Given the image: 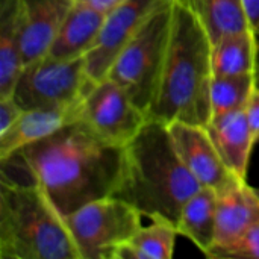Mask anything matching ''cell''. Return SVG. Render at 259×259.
I'll return each instance as SVG.
<instances>
[{
    "label": "cell",
    "mask_w": 259,
    "mask_h": 259,
    "mask_svg": "<svg viewBox=\"0 0 259 259\" xmlns=\"http://www.w3.org/2000/svg\"><path fill=\"white\" fill-rule=\"evenodd\" d=\"M123 153L124 146L103 140L80 120L2 161V167L21 176L2 175L36 182L67 217L93 200L114 196Z\"/></svg>",
    "instance_id": "cell-1"
},
{
    "label": "cell",
    "mask_w": 259,
    "mask_h": 259,
    "mask_svg": "<svg viewBox=\"0 0 259 259\" xmlns=\"http://www.w3.org/2000/svg\"><path fill=\"white\" fill-rule=\"evenodd\" d=\"M171 8L168 49L147 117L206 126L212 117V41L188 0H173Z\"/></svg>",
    "instance_id": "cell-2"
},
{
    "label": "cell",
    "mask_w": 259,
    "mask_h": 259,
    "mask_svg": "<svg viewBox=\"0 0 259 259\" xmlns=\"http://www.w3.org/2000/svg\"><path fill=\"white\" fill-rule=\"evenodd\" d=\"M200 187L178 156L167 123L149 118L124 146L114 196L134 205L146 219L165 217L176 225L184 203Z\"/></svg>",
    "instance_id": "cell-3"
},
{
    "label": "cell",
    "mask_w": 259,
    "mask_h": 259,
    "mask_svg": "<svg viewBox=\"0 0 259 259\" xmlns=\"http://www.w3.org/2000/svg\"><path fill=\"white\" fill-rule=\"evenodd\" d=\"M0 258L82 259L65 215L36 182L2 175Z\"/></svg>",
    "instance_id": "cell-4"
},
{
    "label": "cell",
    "mask_w": 259,
    "mask_h": 259,
    "mask_svg": "<svg viewBox=\"0 0 259 259\" xmlns=\"http://www.w3.org/2000/svg\"><path fill=\"white\" fill-rule=\"evenodd\" d=\"M171 2L164 3L150 15L108 73V77L120 83L146 112L153 103L165 62L173 17Z\"/></svg>",
    "instance_id": "cell-5"
},
{
    "label": "cell",
    "mask_w": 259,
    "mask_h": 259,
    "mask_svg": "<svg viewBox=\"0 0 259 259\" xmlns=\"http://www.w3.org/2000/svg\"><path fill=\"white\" fill-rule=\"evenodd\" d=\"M65 220L82 259H112L114 250L143 226V214L115 196L93 200Z\"/></svg>",
    "instance_id": "cell-6"
},
{
    "label": "cell",
    "mask_w": 259,
    "mask_h": 259,
    "mask_svg": "<svg viewBox=\"0 0 259 259\" xmlns=\"http://www.w3.org/2000/svg\"><path fill=\"white\" fill-rule=\"evenodd\" d=\"M94 83L85 56L56 59L44 55L23 67L11 96L24 109L58 106L83 99Z\"/></svg>",
    "instance_id": "cell-7"
},
{
    "label": "cell",
    "mask_w": 259,
    "mask_h": 259,
    "mask_svg": "<svg viewBox=\"0 0 259 259\" xmlns=\"http://www.w3.org/2000/svg\"><path fill=\"white\" fill-rule=\"evenodd\" d=\"M147 120V112L111 77L96 82L83 99L82 121L112 144L126 146Z\"/></svg>",
    "instance_id": "cell-8"
},
{
    "label": "cell",
    "mask_w": 259,
    "mask_h": 259,
    "mask_svg": "<svg viewBox=\"0 0 259 259\" xmlns=\"http://www.w3.org/2000/svg\"><path fill=\"white\" fill-rule=\"evenodd\" d=\"M167 2L170 0H124L106 14L96 44L85 55L87 71L93 82L108 77L114 61L126 44Z\"/></svg>",
    "instance_id": "cell-9"
},
{
    "label": "cell",
    "mask_w": 259,
    "mask_h": 259,
    "mask_svg": "<svg viewBox=\"0 0 259 259\" xmlns=\"http://www.w3.org/2000/svg\"><path fill=\"white\" fill-rule=\"evenodd\" d=\"M167 126L178 156L200 185L219 191L238 178L223 161L206 126L187 121H171Z\"/></svg>",
    "instance_id": "cell-10"
},
{
    "label": "cell",
    "mask_w": 259,
    "mask_h": 259,
    "mask_svg": "<svg viewBox=\"0 0 259 259\" xmlns=\"http://www.w3.org/2000/svg\"><path fill=\"white\" fill-rule=\"evenodd\" d=\"M83 99L67 105L26 109L20 120L0 135V162L6 161L23 147L38 143L71 123L80 121Z\"/></svg>",
    "instance_id": "cell-11"
},
{
    "label": "cell",
    "mask_w": 259,
    "mask_h": 259,
    "mask_svg": "<svg viewBox=\"0 0 259 259\" xmlns=\"http://www.w3.org/2000/svg\"><path fill=\"white\" fill-rule=\"evenodd\" d=\"M258 222V190L250 187L247 179L235 178L217 191V229L214 247L237 241Z\"/></svg>",
    "instance_id": "cell-12"
},
{
    "label": "cell",
    "mask_w": 259,
    "mask_h": 259,
    "mask_svg": "<svg viewBox=\"0 0 259 259\" xmlns=\"http://www.w3.org/2000/svg\"><path fill=\"white\" fill-rule=\"evenodd\" d=\"M24 36V65L44 56L61 23L74 6L76 0H20Z\"/></svg>",
    "instance_id": "cell-13"
},
{
    "label": "cell",
    "mask_w": 259,
    "mask_h": 259,
    "mask_svg": "<svg viewBox=\"0 0 259 259\" xmlns=\"http://www.w3.org/2000/svg\"><path fill=\"white\" fill-rule=\"evenodd\" d=\"M206 127L229 170L235 176L247 179L255 141L247 123L246 109L243 108L214 115Z\"/></svg>",
    "instance_id": "cell-14"
},
{
    "label": "cell",
    "mask_w": 259,
    "mask_h": 259,
    "mask_svg": "<svg viewBox=\"0 0 259 259\" xmlns=\"http://www.w3.org/2000/svg\"><path fill=\"white\" fill-rule=\"evenodd\" d=\"M106 14L82 2L74 3L46 55L56 59H74L85 56L97 41Z\"/></svg>",
    "instance_id": "cell-15"
},
{
    "label": "cell",
    "mask_w": 259,
    "mask_h": 259,
    "mask_svg": "<svg viewBox=\"0 0 259 259\" xmlns=\"http://www.w3.org/2000/svg\"><path fill=\"white\" fill-rule=\"evenodd\" d=\"M20 0H0V97L11 96L24 67Z\"/></svg>",
    "instance_id": "cell-16"
},
{
    "label": "cell",
    "mask_w": 259,
    "mask_h": 259,
    "mask_svg": "<svg viewBox=\"0 0 259 259\" xmlns=\"http://www.w3.org/2000/svg\"><path fill=\"white\" fill-rule=\"evenodd\" d=\"M176 228L179 235L190 240L206 256L215 243L217 190L202 185L184 203Z\"/></svg>",
    "instance_id": "cell-17"
},
{
    "label": "cell",
    "mask_w": 259,
    "mask_h": 259,
    "mask_svg": "<svg viewBox=\"0 0 259 259\" xmlns=\"http://www.w3.org/2000/svg\"><path fill=\"white\" fill-rule=\"evenodd\" d=\"M259 70V36L246 29L222 36L212 44L214 76L256 74Z\"/></svg>",
    "instance_id": "cell-18"
},
{
    "label": "cell",
    "mask_w": 259,
    "mask_h": 259,
    "mask_svg": "<svg viewBox=\"0 0 259 259\" xmlns=\"http://www.w3.org/2000/svg\"><path fill=\"white\" fill-rule=\"evenodd\" d=\"M147 226H141L127 241L121 243L112 259H170L173 258L176 225L165 217H152Z\"/></svg>",
    "instance_id": "cell-19"
},
{
    "label": "cell",
    "mask_w": 259,
    "mask_h": 259,
    "mask_svg": "<svg viewBox=\"0 0 259 259\" xmlns=\"http://www.w3.org/2000/svg\"><path fill=\"white\" fill-rule=\"evenodd\" d=\"M202 20L212 44L225 35L252 29L243 0H188Z\"/></svg>",
    "instance_id": "cell-20"
},
{
    "label": "cell",
    "mask_w": 259,
    "mask_h": 259,
    "mask_svg": "<svg viewBox=\"0 0 259 259\" xmlns=\"http://www.w3.org/2000/svg\"><path fill=\"white\" fill-rule=\"evenodd\" d=\"M256 85L258 73L237 76H214L211 82L212 117L246 108V103L253 90L256 88Z\"/></svg>",
    "instance_id": "cell-21"
},
{
    "label": "cell",
    "mask_w": 259,
    "mask_h": 259,
    "mask_svg": "<svg viewBox=\"0 0 259 259\" xmlns=\"http://www.w3.org/2000/svg\"><path fill=\"white\" fill-rule=\"evenodd\" d=\"M206 258L212 259H259V222L237 241L214 247Z\"/></svg>",
    "instance_id": "cell-22"
},
{
    "label": "cell",
    "mask_w": 259,
    "mask_h": 259,
    "mask_svg": "<svg viewBox=\"0 0 259 259\" xmlns=\"http://www.w3.org/2000/svg\"><path fill=\"white\" fill-rule=\"evenodd\" d=\"M24 111L26 109L12 96L0 97V135L11 129L20 120Z\"/></svg>",
    "instance_id": "cell-23"
},
{
    "label": "cell",
    "mask_w": 259,
    "mask_h": 259,
    "mask_svg": "<svg viewBox=\"0 0 259 259\" xmlns=\"http://www.w3.org/2000/svg\"><path fill=\"white\" fill-rule=\"evenodd\" d=\"M246 117H247V123L252 132V138L255 141V144L259 141V87L253 90V93L250 94L247 103H246Z\"/></svg>",
    "instance_id": "cell-24"
},
{
    "label": "cell",
    "mask_w": 259,
    "mask_h": 259,
    "mask_svg": "<svg viewBox=\"0 0 259 259\" xmlns=\"http://www.w3.org/2000/svg\"><path fill=\"white\" fill-rule=\"evenodd\" d=\"M243 6L250 27L259 36V0H243Z\"/></svg>",
    "instance_id": "cell-25"
},
{
    "label": "cell",
    "mask_w": 259,
    "mask_h": 259,
    "mask_svg": "<svg viewBox=\"0 0 259 259\" xmlns=\"http://www.w3.org/2000/svg\"><path fill=\"white\" fill-rule=\"evenodd\" d=\"M77 2H82V3H85L94 9H99V11L108 14L109 11H112L115 6H118L124 0H77Z\"/></svg>",
    "instance_id": "cell-26"
},
{
    "label": "cell",
    "mask_w": 259,
    "mask_h": 259,
    "mask_svg": "<svg viewBox=\"0 0 259 259\" xmlns=\"http://www.w3.org/2000/svg\"><path fill=\"white\" fill-rule=\"evenodd\" d=\"M258 87H259V70H258Z\"/></svg>",
    "instance_id": "cell-27"
},
{
    "label": "cell",
    "mask_w": 259,
    "mask_h": 259,
    "mask_svg": "<svg viewBox=\"0 0 259 259\" xmlns=\"http://www.w3.org/2000/svg\"><path fill=\"white\" fill-rule=\"evenodd\" d=\"M258 193H259V188H258Z\"/></svg>",
    "instance_id": "cell-28"
}]
</instances>
